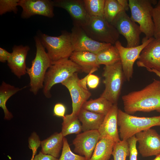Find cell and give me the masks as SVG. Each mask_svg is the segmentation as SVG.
Here are the masks:
<instances>
[{
    "label": "cell",
    "mask_w": 160,
    "mask_h": 160,
    "mask_svg": "<svg viewBox=\"0 0 160 160\" xmlns=\"http://www.w3.org/2000/svg\"><path fill=\"white\" fill-rule=\"evenodd\" d=\"M64 137L61 132H55L42 141L41 142V152L58 158L63 148Z\"/></svg>",
    "instance_id": "cell-22"
},
{
    "label": "cell",
    "mask_w": 160,
    "mask_h": 160,
    "mask_svg": "<svg viewBox=\"0 0 160 160\" xmlns=\"http://www.w3.org/2000/svg\"><path fill=\"white\" fill-rule=\"evenodd\" d=\"M81 131V125L78 117L71 119L63 118L61 132L64 137L72 134H78Z\"/></svg>",
    "instance_id": "cell-29"
},
{
    "label": "cell",
    "mask_w": 160,
    "mask_h": 160,
    "mask_svg": "<svg viewBox=\"0 0 160 160\" xmlns=\"http://www.w3.org/2000/svg\"><path fill=\"white\" fill-rule=\"evenodd\" d=\"M65 107L63 104L58 103L55 105L53 109L54 115L63 118L65 116Z\"/></svg>",
    "instance_id": "cell-36"
},
{
    "label": "cell",
    "mask_w": 160,
    "mask_h": 160,
    "mask_svg": "<svg viewBox=\"0 0 160 160\" xmlns=\"http://www.w3.org/2000/svg\"><path fill=\"white\" fill-rule=\"evenodd\" d=\"M79 80L77 73H76L61 83L69 91L72 101V112L65 116L64 118L66 119L77 117L82 105L92 95L88 89L81 86Z\"/></svg>",
    "instance_id": "cell-9"
},
{
    "label": "cell",
    "mask_w": 160,
    "mask_h": 160,
    "mask_svg": "<svg viewBox=\"0 0 160 160\" xmlns=\"http://www.w3.org/2000/svg\"><path fill=\"white\" fill-rule=\"evenodd\" d=\"M62 150L58 160H87L85 158L74 153L71 151L67 139L64 137Z\"/></svg>",
    "instance_id": "cell-31"
},
{
    "label": "cell",
    "mask_w": 160,
    "mask_h": 160,
    "mask_svg": "<svg viewBox=\"0 0 160 160\" xmlns=\"http://www.w3.org/2000/svg\"><path fill=\"white\" fill-rule=\"evenodd\" d=\"M111 160H113V159H112Z\"/></svg>",
    "instance_id": "cell-44"
},
{
    "label": "cell",
    "mask_w": 160,
    "mask_h": 160,
    "mask_svg": "<svg viewBox=\"0 0 160 160\" xmlns=\"http://www.w3.org/2000/svg\"><path fill=\"white\" fill-rule=\"evenodd\" d=\"M30 48L28 46L15 45L7 61L11 72L20 79L27 73L26 59Z\"/></svg>",
    "instance_id": "cell-18"
},
{
    "label": "cell",
    "mask_w": 160,
    "mask_h": 160,
    "mask_svg": "<svg viewBox=\"0 0 160 160\" xmlns=\"http://www.w3.org/2000/svg\"><path fill=\"white\" fill-rule=\"evenodd\" d=\"M130 18L137 23L142 33L147 39L153 37L154 33V24L153 19V7L152 4L156 1L150 0H129Z\"/></svg>",
    "instance_id": "cell-6"
},
{
    "label": "cell",
    "mask_w": 160,
    "mask_h": 160,
    "mask_svg": "<svg viewBox=\"0 0 160 160\" xmlns=\"http://www.w3.org/2000/svg\"><path fill=\"white\" fill-rule=\"evenodd\" d=\"M138 143L139 151L143 157L156 156L160 154V135L150 128L135 135Z\"/></svg>",
    "instance_id": "cell-13"
},
{
    "label": "cell",
    "mask_w": 160,
    "mask_h": 160,
    "mask_svg": "<svg viewBox=\"0 0 160 160\" xmlns=\"http://www.w3.org/2000/svg\"><path fill=\"white\" fill-rule=\"evenodd\" d=\"M105 116L94 113L81 108L78 117L82 123L83 132L98 130L104 119Z\"/></svg>",
    "instance_id": "cell-21"
},
{
    "label": "cell",
    "mask_w": 160,
    "mask_h": 160,
    "mask_svg": "<svg viewBox=\"0 0 160 160\" xmlns=\"http://www.w3.org/2000/svg\"><path fill=\"white\" fill-rule=\"evenodd\" d=\"M122 99L124 112L128 114L154 111L160 113V81L154 79L142 89L123 96Z\"/></svg>",
    "instance_id": "cell-1"
},
{
    "label": "cell",
    "mask_w": 160,
    "mask_h": 160,
    "mask_svg": "<svg viewBox=\"0 0 160 160\" xmlns=\"http://www.w3.org/2000/svg\"><path fill=\"white\" fill-rule=\"evenodd\" d=\"M26 87L19 88L8 84L3 81L0 86V107L4 113V119L9 120L13 117L12 113L6 107L8 100L19 91L25 88Z\"/></svg>",
    "instance_id": "cell-25"
},
{
    "label": "cell",
    "mask_w": 160,
    "mask_h": 160,
    "mask_svg": "<svg viewBox=\"0 0 160 160\" xmlns=\"http://www.w3.org/2000/svg\"><path fill=\"white\" fill-rule=\"evenodd\" d=\"M154 38L147 39L145 37L142 44L133 47H125L119 40L115 43L114 45L119 52L123 71L127 81H129L132 77L134 63L137 60L142 51Z\"/></svg>",
    "instance_id": "cell-11"
},
{
    "label": "cell",
    "mask_w": 160,
    "mask_h": 160,
    "mask_svg": "<svg viewBox=\"0 0 160 160\" xmlns=\"http://www.w3.org/2000/svg\"><path fill=\"white\" fill-rule=\"evenodd\" d=\"M11 53L8 52L4 49L0 48V62L2 63H5L7 62Z\"/></svg>",
    "instance_id": "cell-39"
},
{
    "label": "cell",
    "mask_w": 160,
    "mask_h": 160,
    "mask_svg": "<svg viewBox=\"0 0 160 160\" xmlns=\"http://www.w3.org/2000/svg\"><path fill=\"white\" fill-rule=\"evenodd\" d=\"M70 34L73 51H87L97 54L112 45L94 40L80 26L73 25Z\"/></svg>",
    "instance_id": "cell-12"
},
{
    "label": "cell",
    "mask_w": 160,
    "mask_h": 160,
    "mask_svg": "<svg viewBox=\"0 0 160 160\" xmlns=\"http://www.w3.org/2000/svg\"><path fill=\"white\" fill-rule=\"evenodd\" d=\"M19 0H0V15L8 12H13L16 14L18 11L17 7Z\"/></svg>",
    "instance_id": "cell-32"
},
{
    "label": "cell",
    "mask_w": 160,
    "mask_h": 160,
    "mask_svg": "<svg viewBox=\"0 0 160 160\" xmlns=\"http://www.w3.org/2000/svg\"><path fill=\"white\" fill-rule=\"evenodd\" d=\"M102 76L104 77L103 83L105 88L100 97L105 98L113 104H117L125 79L121 61L105 66Z\"/></svg>",
    "instance_id": "cell-7"
},
{
    "label": "cell",
    "mask_w": 160,
    "mask_h": 160,
    "mask_svg": "<svg viewBox=\"0 0 160 160\" xmlns=\"http://www.w3.org/2000/svg\"><path fill=\"white\" fill-rule=\"evenodd\" d=\"M96 54L97 62L100 65H111L120 60L119 52L115 45H111Z\"/></svg>",
    "instance_id": "cell-27"
},
{
    "label": "cell",
    "mask_w": 160,
    "mask_h": 160,
    "mask_svg": "<svg viewBox=\"0 0 160 160\" xmlns=\"http://www.w3.org/2000/svg\"><path fill=\"white\" fill-rule=\"evenodd\" d=\"M136 64L139 67L160 71V40L155 38L142 51Z\"/></svg>",
    "instance_id": "cell-17"
},
{
    "label": "cell",
    "mask_w": 160,
    "mask_h": 160,
    "mask_svg": "<svg viewBox=\"0 0 160 160\" xmlns=\"http://www.w3.org/2000/svg\"><path fill=\"white\" fill-rule=\"evenodd\" d=\"M39 136L35 132L33 133L28 139L29 147L32 151V155L35 156L38 148L41 145Z\"/></svg>",
    "instance_id": "cell-35"
},
{
    "label": "cell",
    "mask_w": 160,
    "mask_h": 160,
    "mask_svg": "<svg viewBox=\"0 0 160 160\" xmlns=\"http://www.w3.org/2000/svg\"><path fill=\"white\" fill-rule=\"evenodd\" d=\"M129 9L127 0H105L103 17L112 24L116 16L121 11H126Z\"/></svg>",
    "instance_id": "cell-23"
},
{
    "label": "cell",
    "mask_w": 160,
    "mask_h": 160,
    "mask_svg": "<svg viewBox=\"0 0 160 160\" xmlns=\"http://www.w3.org/2000/svg\"><path fill=\"white\" fill-rule=\"evenodd\" d=\"M81 71V68L70 59L62 60L52 65L47 71L44 81L43 92L49 98L51 90L54 85L61 83L74 73Z\"/></svg>",
    "instance_id": "cell-5"
},
{
    "label": "cell",
    "mask_w": 160,
    "mask_h": 160,
    "mask_svg": "<svg viewBox=\"0 0 160 160\" xmlns=\"http://www.w3.org/2000/svg\"><path fill=\"white\" fill-rule=\"evenodd\" d=\"M113 104L105 98L100 97L95 99H91L86 101L82 108L105 116L112 107Z\"/></svg>",
    "instance_id": "cell-26"
},
{
    "label": "cell",
    "mask_w": 160,
    "mask_h": 160,
    "mask_svg": "<svg viewBox=\"0 0 160 160\" xmlns=\"http://www.w3.org/2000/svg\"><path fill=\"white\" fill-rule=\"evenodd\" d=\"M147 70L151 72L155 73L157 76L160 78V71L154 69H148Z\"/></svg>",
    "instance_id": "cell-41"
},
{
    "label": "cell",
    "mask_w": 160,
    "mask_h": 160,
    "mask_svg": "<svg viewBox=\"0 0 160 160\" xmlns=\"http://www.w3.org/2000/svg\"><path fill=\"white\" fill-rule=\"evenodd\" d=\"M127 141L129 145L130 152L129 160H137L138 152L136 147L137 140L135 135L129 138Z\"/></svg>",
    "instance_id": "cell-34"
},
{
    "label": "cell",
    "mask_w": 160,
    "mask_h": 160,
    "mask_svg": "<svg viewBox=\"0 0 160 160\" xmlns=\"http://www.w3.org/2000/svg\"><path fill=\"white\" fill-rule=\"evenodd\" d=\"M153 19L154 24L153 36L155 38L160 40V0L153 7Z\"/></svg>",
    "instance_id": "cell-33"
},
{
    "label": "cell",
    "mask_w": 160,
    "mask_h": 160,
    "mask_svg": "<svg viewBox=\"0 0 160 160\" xmlns=\"http://www.w3.org/2000/svg\"><path fill=\"white\" fill-rule=\"evenodd\" d=\"M35 156V155H32V157L30 160H33Z\"/></svg>",
    "instance_id": "cell-43"
},
{
    "label": "cell",
    "mask_w": 160,
    "mask_h": 160,
    "mask_svg": "<svg viewBox=\"0 0 160 160\" xmlns=\"http://www.w3.org/2000/svg\"><path fill=\"white\" fill-rule=\"evenodd\" d=\"M39 38L46 49L47 55L53 64L62 60L68 59L73 52L70 33L62 32L57 36H52L41 33Z\"/></svg>",
    "instance_id": "cell-4"
},
{
    "label": "cell",
    "mask_w": 160,
    "mask_h": 160,
    "mask_svg": "<svg viewBox=\"0 0 160 160\" xmlns=\"http://www.w3.org/2000/svg\"><path fill=\"white\" fill-rule=\"evenodd\" d=\"M69 58L81 68V72L87 74L93 69L98 70L100 67L96 54L91 52L73 51Z\"/></svg>",
    "instance_id": "cell-20"
},
{
    "label": "cell",
    "mask_w": 160,
    "mask_h": 160,
    "mask_svg": "<svg viewBox=\"0 0 160 160\" xmlns=\"http://www.w3.org/2000/svg\"><path fill=\"white\" fill-rule=\"evenodd\" d=\"M100 139V134L97 130L84 131L77 134L73 141L74 151L89 160Z\"/></svg>",
    "instance_id": "cell-15"
},
{
    "label": "cell",
    "mask_w": 160,
    "mask_h": 160,
    "mask_svg": "<svg viewBox=\"0 0 160 160\" xmlns=\"http://www.w3.org/2000/svg\"><path fill=\"white\" fill-rule=\"evenodd\" d=\"M105 0H83L85 9L90 17H103Z\"/></svg>",
    "instance_id": "cell-28"
},
{
    "label": "cell",
    "mask_w": 160,
    "mask_h": 160,
    "mask_svg": "<svg viewBox=\"0 0 160 160\" xmlns=\"http://www.w3.org/2000/svg\"><path fill=\"white\" fill-rule=\"evenodd\" d=\"M54 7L62 8L69 14L73 25L82 27L89 21L90 17L85 9L83 0H55Z\"/></svg>",
    "instance_id": "cell-14"
},
{
    "label": "cell",
    "mask_w": 160,
    "mask_h": 160,
    "mask_svg": "<svg viewBox=\"0 0 160 160\" xmlns=\"http://www.w3.org/2000/svg\"><path fill=\"white\" fill-rule=\"evenodd\" d=\"M115 143L109 137L100 139L89 160H109L112 155Z\"/></svg>",
    "instance_id": "cell-24"
},
{
    "label": "cell",
    "mask_w": 160,
    "mask_h": 160,
    "mask_svg": "<svg viewBox=\"0 0 160 160\" xmlns=\"http://www.w3.org/2000/svg\"><path fill=\"white\" fill-rule=\"evenodd\" d=\"M130 152L129 145L127 140H121L116 142L112 153L113 160H126L129 156Z\"/></svg>",
    "instance_id": "cell-30"
},
{
    "label": "cell",
    "mask_w": 160,
    "mask_h": 160,
    "mask_svg": "<svg viewBox=\"0 0 160 160\" xmlns=\"http://www.w3.org/2000/svg\"><path fill=\"white\" fill-rule=\"evenodd\" d=\"M100 80V79L97 76L91 74L88 77L87 85L90 89L96 88L99 83Z\"/></svg>",
    "instance_id": "cell-37"
},
{
    "label": "cell",
    "mask_w": 160,
    "mask_h": 160,
    "mask_svg": "<svg viewBox=\"0 0 160 160\" xmlns=\"http://www.w3.org/2000/svg\"><path fill=\"white\" fill-rule=\"evenodd\" d=\"M97 70L95 69H93L87 74V75L84 78L80 79H79V82L81 86L84 89H88L87 87V83L88 77L91 74H92L93 73L97 71Z\"/></svg>",
    "instance_id": "cell-40"
},
{
    "label": "cell",
    "mask_w": 160,
    "mask_h": 160,
    "mask_svg": "<svg viewBox=\"0 0 160 160\" xmlns=\"http://www.w3.org/2000/svg\"><path fill=\"white\" fill-rule=\"evenodd\" d=\"M112 24L119 34L126 39L127 47H135L140 45V36L142 32L140 26L131 19L126 11L120 12Z\"/></svg>",
    "instance_id": "cell-10"
},
{
    "label": "cell",
    "mask_w": 160,
    "mask_h": 160,
    "mask_svg": "<svg viewBox=\"0 0 160 160\" xmlns=\"http://www.w3.org/2000/svg\"><path fill=\"white\" fill-rule=\"evenodd\" d=\"M33 160H58V159L51 155L43 154L40 151L34 156Z\"/></svg>",
    "instance_id": "cell-38"
},
{
    "label": "cell",
    "mask_w": 160,
    "mask_h": 160,
    "mask_svg": "<svg viewBox=\"0 0 160 160\" xmlns=\"http://www.w3.org/2000/svg\"><path fill=\"white\" fill-rule=\"evenodd\" d=\"M117 122L120 138L122 140H127L138 132L154 126H160V116L138 117L119 109Z\"/></svg>",
    "instance_id": "cell-3"
},
{
    "label": "cell",
    "mask_w": 160,
    "mask_h": 160,
    "mask_svg": "<svg viewBox=\"0 0 160 160\" xmlns=\"http://www.w3.org/2000/svg\"><path fill=\"white\" fill-rule=\"evenodd\" d=\"M81 27L96 41L114 45L119 40L120 34L117 30L104 17H90L87 23Z\"/></svg>",
    "instance_id": "cell-8"
},
{
    "label": "cell",
    "mask_w": 160,
    "mask_h": 160,
    "mask_svg": "<svg viewBox=\"0 0 160 160\" xmlns=\"http://www.w3.org/2000/svg\"><path fill=\"white\" fill-rule=\"evenodd\" d=\"M156 156V157L152 160H160V154Z\"/></svg>",
    "instance_id": "cell-42"
},
{
    "label": "cell",
    "mask_w": 160,
    "mask_h": 160,
    "mask_svg": "<svg viewBox=\"0 0 160 160\" xmlns=\"http://www.w3.org/2000/svg\"><path fill=\"white\" fill-rule=\"evenodd\" d=\"M34 39L36 55L32 61L31 66L27 68V73L30 78V91L36 95L40 89H43L46 72L52 64L39 37H35Z\"/></svg>",
    "instance_id": "cell-2"
},
{
    "label": "cell",
    "mask_w": 160,
    "mask_h": 160,
    "mask_svg": "<svg viewBox=\"0 0 160 160\" xmlns=\"http://www.w3.org/2000/svg\"><path fill=\"white\" fill-rule=\"evenodd\" d=\"M117 104H113L108 113L105 116L103 121L98 130L100 139L109 137L115 142L121 140L118 129L117 115L119 110Z\"/></svg>",
    "instance_id": "cell-19"
},
{
    "label": "cell",
    "mask_w": 160,
    "mask_h": 160,
    "mask_svg": "<svg viewBox=\"0 0 160 160\" xmlns=\"http://www.w3.org/2000/svg\"><path fill=\"white\" fill-rule=\"evenodd\" d=\"M18 6L22 8L21 17L26 19L39 15L49 18L54 16L52 1L49 0H19Z\"/></svg>",
    "instance_id": "cell-16"
}]
</instances>
